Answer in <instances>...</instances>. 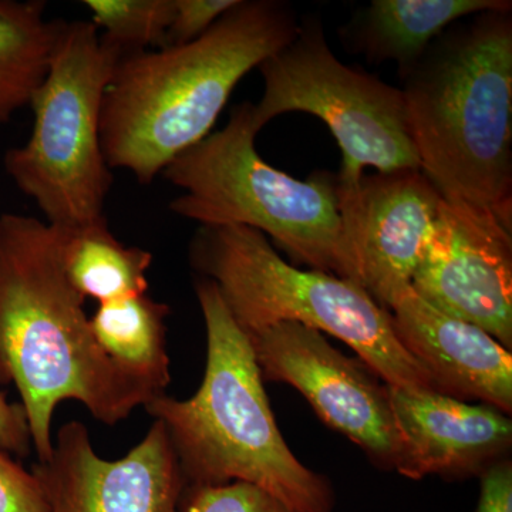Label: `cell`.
Segmentation results:
<instances>
[{
	"mask_svg": "<svg viewBox=\"0 0 512 512\" xmlns=\"http://www.w3.org/2000/svg\"><path fill=\"white\" fill-rule=\"evenodd\" d=\"M86 299L67 281L57 229L0 215V386L15 384L37 461L52 456V420L64 400L114 426L151 396L97 345Z\"/></svg>",
	"mask_w": 512,
	"mask_h": 512,
	"instance_id": "cell-1",
	"label": "cell"
},
{
	"mask_svg": "<svg viewBox=\"0 0 512 512\" xmlns=\"http://www.w3.org/2000/svg\"><path fill=\"white\" fill-rule=\"evenodd\" d=\"M298 30L286 3L239 0L190 43L121 57L101 110V147L111 170L150 184L210 136L237 84Z\"/></svg>",
	"mask_w": 512,
	"mask_h": 512,
	"instance_id": "cell-2",
	"label": "cell"
},
{
	"mask_svg": "<svg viewBox=\"0 0 512 512\" xmlns=\"http://www.w3.org/2000/svg\"><path fill=\"white\" fill-rule=\"evenodd\" d=\"M403 77L421 173L444 201L512 228L510 12L440 35Z\"/></svg>",
	"mask_w": 512,
	"mask_h": 512,
	"instance_id": "cell-3",
	"label": "cell"
},
{
	"mask_svg": "<svg viewBox=\"0 0 512 512\" xmlns=\"http://www.w3.org/2000/svg\"><path fill=\"white\" fill-rule=\"evenodd\" d=\"M207 329V363L187 400L160 394L144 409L160 421L187 487L247 483L293 512H332L328 481L303 466L285 443L266 397L251 340L214 282L195 284Z\"/></svg>",
	"mask_w": 512,
	"mask_h": 512,
	"instance_id": "cell-4",
	"label": "cell"
},
{
	"mask_svg": "<svg viewBox=\"0 0 512 512\" xmlns=\"http://www.w3.org/2000/svg\"><path fill=\"white\" fill-rule=\"evenodd\" d=\"M190 261L214 282L247 335L275 323H301L342 340L387 386L434 392L429 375L397 339L390 312L355 282L289 265L264 234L248 227H200Z\"/></svg>",
	"mask_w": 512,
	"mask_h": 512,
	"instance_id": "cell-5",
	"label": "cell"
},
{
	"mask_svg": "<svg viewBox=\"0 0 512 512\" xmlns=\"http://www.w3.org/2000/svg\"><path fill=\"white\" fill-rule=\"evenodd\" d=\"M254 104L232 110L227 126L171 161L161 175L181 188L170 208L200 227H248L269 235L315 271L343 278V221L336 177L299 181L262 160Z\"/></svg>",
	"mask_w": 512,
	"mask_h": 512,
	"instance_id": "cell-6",
	"label": "cell"
},
{
	"mask_svg": "<svg viewBox=\"0 0 512 512\" xmlns=\"http://www.w3.org/2000/svg\"><path fill=\"white\" fill-rule=\"evenodd\" d=\"M121 57L89 20H63L45 80L30 100L32 134L6 153V173L53 227L106 218L113 173L101 147V110Z\"/></svg>",
	"mask_w": 512,
	"mask_h": 512,
	"instance_id": "cell-7",
	"label": "cell"
},
{
	"mask_svg": "<svg viewBox=\"0 0 512 512\" xmlns=\"http://www.w3.org/2000/svg\"><path fill=\"white\" fill-rule=\"evenodd\" d=\"M258 69L264 94L252 109L256 127L293 111L318 117L342 150V187L359 184L369 167L420 170L402 89L340 62L319 20H306Z\"/></svg>",
	"mask_w": 512,
	"mask_h": 512,
	"instance_id": "cell-8",
	"label": "cell"
},
{
	"mask_svg": "<svg viewBox=\"0 0 512 512\" xmlns=\"http://www.w3.org/2000/svg\"><path fill=\"white\" fill-rule=\"evenodd\" d=\"M262 379L291 384L330 429L348 437L380 467H403L387 384L360 359L330 345L319 330L281 322L247 335Z\"/></svg>",
	"mask_w": 512,
	"mask_h": 512,
	"instance_id": "cell-9",
	"label": "cell"
},
{
	"mask_svg": "<svg viewBox=\"0 0 512 512\" xmlns=\"http://www.w3.org/2000/svg\"><path fill=\"white\" fill-rule=\"evenodd\" d=\"M343 221V278L390 311L412 286L443 198L421 170L363 175L353 187L336 181Z\"/></svg>",
	"mask_w": 512,
	"mask_h": 512,
	"instance_id": "cell-10",
	"label": "cell"
},
{
	"mask_svg": "<svg viewBox=\"0 0 512 512\" xmlns=\"http://www.w3.org/2000/svg\"><path fill=\"white\" fill-rule=\"evenodd\" d=\"M424 301L512 349V237L490 212L441 201L412 279Z\"/></svg>",
	"mask_w": 512,
	"mask_h": 512,
	"instance_id": "cell-11",
	"label": "cell"
},
{
	"mask_svg": "<svg viewBox=\"0 0 512 512\" xmlns=\"http://www.w3.org/2000/svg\"><path fill=\"white\" fill-rule=\"evenodd\" d=\"M50 512H183L185 480L160 421L119 460H104L89 430L69 421L52 456L32 466Z\"/></svg>",
	"mask_w": 512,
	"mask_h": 512,
	"instance_id": "cell-12",
	"label": "cell"
},
{
	"mask_svg": "<svg viewBox=\"0 0 512 512\" xmlns=\"http://www.w3.org/2000/svg\"><path fill=\"white\" fill-rule=\"evenodd\" d=\"M387 390L403 443L404 477L481 476L510 450L512 421L495 407L433 390Z\"/></svg>",
	"mask_w": 512,
	"mask_h": 512,
	"instance_id": "cell-13",
	"label": "cell"
},
{
	"mask_svg": "<svg viewBox=\"0 0 512 512\" xmlns=\"http://www.w3.org/2000/svg\"><path fill=\"white\" fill-rule=\"evenodd\" d=\"M394 333L434 392L480 400L510 416L512 355L490 333L434 308L412 286L390 308Z\"/></svg>",
	"mask_w": 512,
	"mask_h": 512,
	"instance_id": "cell-14",
	"label": "cell"
},
{
	"mask_svg": "<svg viewBox=\"0 0 512 512\" xmlns=\"http://www.w3.org/2000/svg\"><path fill=\"white\" fill-rule=\"evenodd\" d=\"M511 6L507 0H373L360 23V49L375 63L394 60L404 74L457 20L511 12Z\"/></svg>",
	"mask_w": 512,
	"mask_h": 512,
	"instance_id": "cell-15",
	"label": "cell"
},
{
	"mask_svg": "<svg viewBox=\"0 0 512 512\" xmlns=\"http://www.w3.org/2000/svg\"><path fill=\"white\" fill-rule=\"evenodd\" d=\"M168 315L170 308L146 292L99 303L90 318L104 355L151 399L164 394L171 382L165 325Z\"/></svg>",
	"mask_w": 512,
	"mask_h": 512,
	"instance_id": "cell-16",
	"label": "cell"
},
{
	"mask_svg": "<svg viewBox=\"0 0 512 512\" xmlns=\"http://www.w3.org/2000/svg\"><path fill=\"white\" fill-rule=\"evenodd\" d=\"M56 229L64 275L84 299L103 303L147 292V271L153 255L120 242L106 218Z\"/></svg>",
	"mask_w": 512,
	"mask_h": 512,
	"instance_id": "cell-17",
	"label": "cell"
},
{
	"mask_svg": "<svg viewBox=\"0 0 512 512\" xmlns=\"http://www.w3.org/2000/svg\"><path fill=\"white\" fill-rule=\"evenodd\" d=\"M43 2L0 0V127L29 106L45 80L63 20L45 18Z\"/></svg>",
	"mask_w": 512,
	"mask_h": 512,
	"instance_id": "cell-18",
	"label": "cell"
},
{
	"mask_svg": "<svg viewBox=\"0 0 512 512\" xmlns=\"http://www.w3.org/2000/svg\"><path fill=\"white\" fill-rule=\"evenodd\" d=\"M90 22L104 30V39L123 53L167 47L174 0H86Z\"/></svg>",
	"mask_w": 512,
	"mask_h": 512,
	"instance_id": "cell-19",
	"label": "cell"
},
{
	"mask_svg": "<svg viewBox=\"0 0 512 512\" xmlns=\"http://www.w3.org/2000/svg\"><path fill=\"white\" fill-rule=\"evenodd\" d=\"M183 512H293L255 485L228 483L185 488Z\"/></svg>",
	"mask_w": 512,
	"mask_h": 512,
	"instance_id": "cell-20",
	"label": "cell"
},
{
	"mask_svg": "<svg viewBox=\"0 0 512 512\" xmlns=\"http://www.w3.org/2000/svg\"><path fill=\"white\" fill-rule=\"evenodd\" d=\"M0 512H50L45 491L32 471L0 450Z\"/></svg>",
	"mask_w": 512,
	"mask_h": 512,
	"instance_id": "cell-21",
	"label": "cell"
},
{
	"mask_svg": "<svg viewBox=\"0 0 512 512\" xmlns=\"http://www.w3.org/2000/svg\"><path fill=\"white\" fill-rule=\"evenodd\" d=\"M239 0H174L167 47L190 43L207 33Z\"/></svg>",
	"mask_w": 512,
	"mask_h": 512,
	"instance_id": "cell-22",
	"label": "cell"
},
{
	"mask_svg": "<svg viewBox=\"0 0 512 512\" xmlns=\"http://www.w3.org/2000/svg\"><path fill=\"white\" fill-rule=\"evenodd\" d=\"M32 436L22 403H9L0 392V450L23 458L32 451Z\"/></svg>",
	"mask_w": 512,
	"mask_h": 512,
	"instance_id": "cell-23",
	"label": "cell"
},
{
	"mask_svg": "<svg viewBox=\"0 0 512 512\" xmlns=\"http://www.w3.org/2000/svg\"><path fill=\"white\" fill-rule=\"evenodd\" d=\"M477 512H512V466L498 461L481 474Z\"/></svg>",
	"mask_w": 512,
	"mask_h": 512,
	"instance_id": "cell-24",
	"label": "cell"
}]
</instances>
